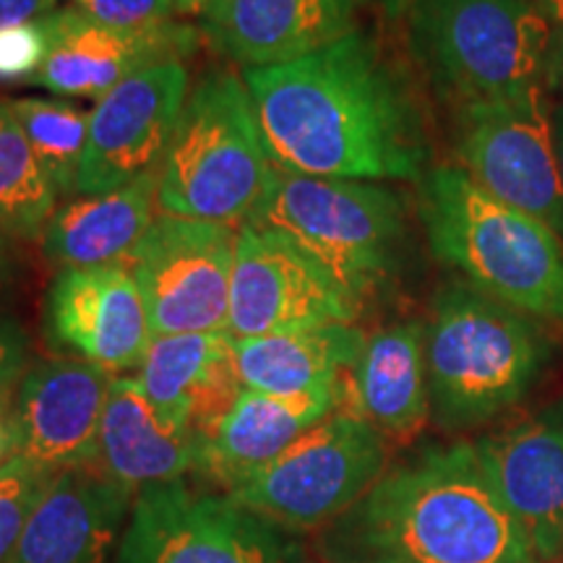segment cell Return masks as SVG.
<instances>
[{
	"label": "cell",
	"instance_id": "obj_9",
	"mask_svg": "<svg viewBox=\"0 0 563 563\" xmlns=\"http://www.w3.org/2000/svg\"><path fill=\"white\" fill-rule=\"evenodd\" d=\"M112 563H308L295 532L186 477L133 498Z\"/></svg>",
	"mask_w": 563,
	"mask_h": 563
},
{
	"label": "cell",
	"instance_id": "obj_4",
	"mask_svg": "<svg viewBox=\"0 0 563 563\" xmlns=\"http://www.w3.org/2000/svg\"><path fill=\"white\" fill-rule=\"evenodd\" d=\"M545 361V336L525 313L473 285L446 287L426 327L433 420L443 431L485 426L522 402Z\"/></svg>",
	"mask_w": 563,
	"mask_h": 563
},
{
	"label": "cell",
	"instance_id": "obj_30",
	"mask_svg": "<svg viewBox=\"0 0 563 563\" xmlns=\"http://www.w3.org/2000/svg\"><path fill=\"white\" fill-rule=\"evenodd\" d=\"M74 11L112 30H146L173 21L175 0H68Z\"/></svg>",
	"mask_w": 563,
	"mask_h": 563
},
{
	"label": "cell",
	"instance_id": "obj_39",
	"mask_svg": "<svg viewBox=\"0 0 563 563\" xmlns=\"http://www.w3.org/2000/svg\"><path fill=\"white\" fill-rule=\"evenodd\" d=\"M384 9L391 13V16H402V13H407L412 9L415 0H382Z\"/></svg>",
	"mask_w": 563,
	"mask_h": 563
},
{
	"label": "cell",
	"instance_id": "obj_28",
	"mask_svg": "<svg viewBox=\"0 0 563 563\" xmlns=\"http://www.w3.org/2000/svg\"><path fill=\"white\" fill-rule=\"evenodd\" d=\"M53 477L55 473L51 470L24 460L21 454L0 470V563L13 561L24 527Z\"/></svg>",
	"mask_w": 563,
	"mask_h": 563
},
{
	"label": "cell",
	"instance_id": "obj_17",
	"mask_svg": "<svg viewBox=\"0 0 563 563\" xmlns=\"http://www.w3.org/2000/svg\"><path fill=\"white\" fill-rule=\"evenodd\" d=\"M475 449L540 559L563 561V405L485 435Z\"/></svg>",
	"mask_w": 563,
	"mask_h": 563
},
{
	"label": "cell",
	"instance_id": "obj_21",
	"mask_svg": "<svg viewBox=\"0 0 563 563\" xmlns=\"http://www.w3.org/2000/svg\"><path fill=\"white\" fill-rule=\"evenodd\" d=\"M136 382L165 426L196 435L207 433L243 391L228 332L154 336Z\"/></svg>",
	"mask_w": 563,
	"mask_h": 563
},
{
	"label": "cell",
	"instance_id": "obj_3",
	"mask_svg": "<svg viewBox=\"0 0 563 563\" xmlns=\"http://www.w3.org/2000/svg\"><path fill=\"white\" fill-rule=\"evenodd\" d=\"M418 211L431 251L467 285L534 319L563 321V238L493 199L462 167L420 178Z\"/></svg>",
	"mask_w": 563,
	"mask_h": 563
},
{
	"label": "cell",
	"instance_id": "obj_29",
	"mask_svg": "<svg viewBox=\"0 0 563 563\" xmlns=\"http://www.w3.org/2000/svg\"><path fill=\"white\" fill-rule=\"evenodd\" d=\"M47 47L51 40L42 16L0 30V84H32L45 66Z\"/></svg>",
	"mask_w": 563,
	"mask_h": 563
},
{
	"label": "cell",
	"instance_id": "obj_25",
	"mask_svg": "<svg viewBox=\"0 0 563 563\" xmlns=\"http://www.w3.org/2000/svg\"><path fill=\"white\" fill-rule=\"evenodd\" d=\"M365 336L352 323L295 329L285 334L232 340V357L243 389L298 397L342 384L355 368Z\"/></svg>",
	"mask_w": 563,
	"mask_h": 563
},
{
	"label": "cell",
	"instance_id": "obj_19",
	"mask_svg": "<svg viewBox=\"0 0 563 563\" xmlns=\"http://www.w3.org/2000/svg\"><path fill=\"white\" fill-rule=\"evenodd\" d=\"M363 0H214L201 34L245 68L298 60L355 32Z\"/></svg>",
	"mask_w": 563,
	"mask_h": 563
},
{
	"label": "cell",
	"instance_id": "obj_35",
	"mask_svg": "<svg viewBox=\"0 0 563 563\" xmlns=\"http://www.w3.org/2000/svg\"><path fill=\"white\" fill-rule=\"evenodd\" d=\"M16 241H11L9 235L0 232V292L11 290L16 285L21 264H19V253H16Z\"/></svg>",
	"mask_w": 563,
	"mask_h": 563
},
{
	"label": "cell",
	"instance_id": "obj_15",
	"mask_svg": "<svg viewBox=\"0 0 563 563\" xmlns=\"http://www.w3.org/2000/svg\"><path fill=\"white\" fill-rule=\"evenodd\" d=\"M42 21L51 47L32 87L95 102L141 70L191 58L201 40V30L186 21L173 19L146 30H112L81 16L70 5H58Z\"/></svg>",
	"mask_w": 563,
	"mask_h": 563
},
{
	"label": "cell",
	"instance_id": "obj_23",
	"mask_svg": "<svg viewBox=\"0 0 563 563\" xmlns=\"http://www.w3.org/2000/svg\"><path fill=\"white\" fill-rule=\"evenodd\" d=\"M157 175L60 201L40 238L47 262L58 272L121 264L157 217Z\"/></svg>",
	"mask_w": 563,
	"mask_h": 563
},
{
	"label": "cell",
	"instance_id": "obj_8",
	"mask_svg": "<svg viewBox=\"0 0 563 563\" xmlns=\"http://www.w3.org/2000/svg\"><path fill=\"white\" fill-rule=\"evenodd\" d=\"M386 462L384 435L340 407L228 493L290 532L323 530L382 481Z\"/></svg>",
	"mask_w": 563,
	"mask_h": 563
},
{
	"label": "cell",
	"instance_id": "obj_13",
	"mask_svg": "<svg viewBox=\"0 0 563 563\" xmlns=\"http://www.w3.org/2000/svg\"><path fill=\"white\" fill-rule=\"evenodd\" d=\"M191 79L183 60L162 63L110 89L89 110L79 194H108L159 173Z\"/></svg>",
	"mask_w": 563,
	"mask_h": 563
},
{
	"label": "cell",
	"instance_id": "obj_34",
	"mask_svg": "<svg viewBox=\"0 0 563 563\" xmlns=\"http://www.w3.org/2000/svg\"><path fill=\"white\" fill-rule=\"evenodd\" d=\"M58 9V0H0V30L26 24Z\"/></svg>",
	"mask_w": 563,
	"mask_h": 563
},
{
	"label": "cell",
	"instance_id": "obj_18",
	"mask_svg": "<svg viewBox=\"0 0 563 563\" xmlns=\"http://www.w3.org/2000/svg\"><path fill=\"white\" fill-rule=\"evenodd\" d=\"M136 490L100 467L63 470L42 493L11 563H108Z\"/></svg>",
	"mask_w": 563,
	"mask_h": 563
},
{
	"label": "cell",
	"instance_id": "obj_36",
	"mask_svg": "<svg viewBox=\"0 0 563 563\" xmlns=\"http://www.w3.org/2000/svg\"><path fill=\"white\" fill-rule=\"evenodd\" d=\"M551 133H553L555 165H559L561 186H563V104H559V108H551Z\"/></svg>",
	"mask_w": 563,
	"mask_h": 563
},
{
	"label": "cell",
	"instance_id": "obj_6",
	"mask_svg": "<svg viewBox=\"0 0 563 563\" xmlns=\"http://www.w3.org/2000/svg\"><path fill=\"white\" fill-rule=\"evenodd\" d=\"M245 224L282 232L361 308L394 279L407 238L405 203L389 188L279 167Z\"/></svg>",
	"mask_w": 563,
	"mask_h": 563
},
{
	"label": "cell",
	"instance_id": "obj_5",
	"mask_svg": "<svg viewBox=\"0 0 563 563\" xmlns=\"http://www.w3.org/2000/svg\"><path fill=\"white\" fill-rule=\"evenodd\" d=\"M274 165L251 95L238 76H203L188 91L159 167V214L243 224L262 203Z\"/></svg>",
	"mask_w": 563,
	"mask_h": 563
},
{
	"label": "cell",
	"instance_id": "obj_1",
	"mask_svg": "<svg viewBox=\"0 0 563 563\" xmlns=\"http://www.w3.org/2000/svg\"><path fill=\"white\" fill-rule=\"evenodd\" d=\"M274 167L344 180H420L426 136L405 81L355 30L298 60L243 70Z\"/></svg>",
	"mask_w": 563,
	"mask_h": 563
},
{
	"label": "cell",
	"instance_id": "obj_31",
	"mask_svg": "<svg viewBox=\"0 0 563 563\" xmlns=\"http://www.w3.org/2000/svg\"><path fill=\"white\" fill-rule=\"evenodd\" d=\"M32 365V342L24 327L0 311V389L5 386H16L24 376L26 368Z\"/></svg>",
	"mask_w": 563,
	"mask_h": 563
},
{
	"label": "cell",
	"instance_id": "obj_22",
	"mask_svg": "<svg viewBox=\"0 0 563 563\" xmlns=\"http://www.w3.org/2000/svg\"><path fill=\"white\" fill-rule=\"evenodd\" d=\"M352 412L384 439L410 441L431 418L426 373V327L402 321L365 340L350 371Z\"/></svg>",
	"mask_w": 563,
	"mask_h": 563
},
{
	"label": "cell",
	"instance_id": "obj_24",
	"mask_svg": "<svg viewBox=\"0 0 563 563\" xmlns=\"http://www.w3.org/2000/svg\"><path fill=\"white\" fill-rule=\"evenodd\" d=\"M97 467L133 490L173 483L199 470V435L165 426L136 376H112Z\"/></svg>",
	"mask_w": 563,
	"mask_h": 563
},
{
	"label": "cell",
	"instance_id": "obj_2",
	"mask_svg": "<svg viewBox=\"0 0 563 563\" xmlns=\"http://www.w3.org/2000/svg\"><path fill=\"white\" fill-rule=\"evenodd\" d=\"M327 563H545L488 481L475 441L428 446L323 527Z\"/></svg>",
	"mask_w": 563,
	"mask_h": 563
},
{
	"label": "cell",
	"instance_id": "obj_14",
	"mask_svg": "<svg viewBox=\"0 0 563 563\" xmlns=\"http://www.w3.org/2000/svg\"><path fill=\"white\" fill-rule=\"evenodd\" d=\"M42 334L60 357L125 376L154 340L136 279L121 264L60 269L42 300Z\"/></svg>",
	"mask_w": 563,
	"mask_h": 563
},
{
	"label": "cell",
	"instance_id": "obj_38",
	"mask_svg": "<svg viewBox=\"0 0 563 563\" xmlns=\"http://www.w3.org/2000/svg\"><path fill=\"white\" fill-rule=\"evenodd\" d=\"M534 3L545 13L551 26H563V0H534Z\"/></svg>",
	"mask_w": 563,
	"mask_h": 563
},
{
	"label": "cell",
	"instance_id": "obj_33",
	"mask_svg": "<svg viewBox=\"0 0 563 563\" xmlns=\"http://www.w3.org/2000/svg\"><path fill=\"white\" fill-rule=\"evenodd\" d=\"M19 456V428H16V386L0 389V470Z\"/></svg>",
	"mask_w": 563,
	"mask_h": 563
},
{
	"label": "cell",
	"instance_id": "obj_12",
	"mask_svg": "<svg viewBox=\"0 0 563 563\" xmlns=\"http://www.w3.org/2000/svg\"><path fill=\"white\" fill-rule=\"evenodd\" d=\"M357 313L361 306L282 232L238 228L224 329L232 340L352 323Z\"/></svg>",
	"mask_w": 563,
	"mask_h": 563
},
{
	"label": "cell",
	"instance_id": "obj_20",
	"mask_svg": "<svg viewBox=\"0 0 563 563\" xmlns=\"http://www.w3.org/2000/svg\"><path fill=\"white\" fill-rule=\"evenodd\" d=\"M347 384L277 397V394L243 389L207 433L199 435V470L224 493L249 481L253 473L277 460L308 428L336 412Z\"/></svg>",
	"mask_w": 563,
	"mask_h": 563
},
{
	"label": "cell",
	"instance_id": "obj_10",
	"mask_svg": "<svg viewBox=\"0 0 563 563\" xmlns=\"http://www.w3.org/2000/svg\"><path fill=\"white\" fill-rule=\"evenodd\" d=\"M238 228L157 214L121 266L136 279L154 336L228 329Z\"/></svg>",
	"mask_w": 563,
	"mask_h": 563
},
{
	"label": "cell",
	"instance_id": "obj_11",
	"mask_svg": "<svg viewBox=\"0 0 563 563\" xmlns=\"http://www.w3.org/2000/svg\"><path fill=\"white\" fill-rule=\"evenodd\" d=\"M456 157L485 194L563 238V186L543 89L514 102L462 104Z\"/></svg>",
	"mask_w": 563,
	"mask_h": 563
},
{
	"label": "cell",
	"instance_id": "obj_7",
	"mask_svg": "<svg viewBox=\"0 0 563 563\" xmlns=\"http://www.w3.org/2000/svg\"><path fill=\"white\" fill-rule=\"evenodd\" d=\"M410 42L462 102H514L540 89L551 21L534 0H415Z\"/></svg>",
	"mask_w": 563,
	"mask_h": 563
},
{
	"label": "cell",
	"instance_id": "obj_27",
	"mask_svg": "<svg viewBox=\"0 0 563 563\" xmlns=\"http://www.w3.org/2000/svg\"><path fill=\"white\" fill-rule=\"evenodd\" d=\"M60 201L79 196V170L89 139V112L70 100L16 97L5 100Z\"/></svg>",
	"mask_w": 563,
	"mask_h": 563
},
{
	"label": "cell",
	"instance_id": "obj_26",
	"mask_svg": "<svg viewBox=\"0 0 563 563\" xmlns=\"http://www.w3.org/2000/svg\"><path fill=\"white\" fill-rule=\"evenodd\" d=\"M58 203V188L11 115L9 104L0 100V232L11 241H40Z\"/></svg>",
	"mask_w": 563,
	"mask_h": 563
},
{
	"label": "cell",
	"instance_id": "obj_37",
	"mask_svg": "<svg viewBox=\"0 0 563 563\" xmlns=\"http://www.w3.org/2000/svg\"><path fill=\"white\" fill-rule=\"evenodd\" d=\"M214 0H175V11L186 13V16H203L211 9Z\"/></svg>",
	"mask_w": 563,
	"mask_h": 563
},
{
	"label": "cell",
	"instance_id": "obj_32",
	"mask_svg": "<svg viewBox=\"0 0 563 563\" xmlns=\"http://www.w3.org/2000/svg\"><path fill=\"white\" fill-rule=\"evenodd\" d=\"M540 89L563 104V26H553L540 63Z\"/></svg>",
	"mask_w": 563,
	"mask_h": 563
},
{
	"label": "cell",
	"instance_id": "obj_16",
	"mask_svg": "<svg viewBox=\"0 0 563 563\" xmlns=\"http://www.w3.org/2000/svg\"><path fill=\"white\" fill-rule=\"evenodd\" d=\"M112 373L76 357H47L16 384L19 454L51 473L97 467Z\"/></svg>",
	"mask_w": 563,
	"mask_h": 563
}]
</instances>
